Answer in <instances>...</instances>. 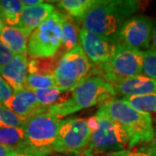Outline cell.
I'll return each mask as SVG.
<instances>
[{
    "label": "cell",
    "instance_id": "13",
    "mask_svg": "<svg viewBox=\"0 0 156 156\" xmlns=\"http://www.w3.org/2000/svg\"><path fill=\"white\" fill-rule=\"evenodd\" d=\"M29 59L26 55H14L12 60L0 67V76L13 91L25 89L28 76Z\"/></svg>",
    "mask_w": 156,
    "mask_h": 156
},
{
    "label": "cell",
    "instance_id": "23",
    "mask_svg": "<svg viewBox=\"0 0 156 156\" xmlns=\"http://www.w3.org/2000/svg\"><path fill=\"white\" fill-rule=\"evenodd\" d=\"M94 3L95 0H62L57 2V5L73 18L82 19Z\"/></svg>",
    "mask_w": 156,
    "mask_h": 156
},
{
    "label": "cell",
    "instance_id": "35",
    "mask_svg": "<svg viewBox=\"0 0 156 156\" xmlns=\"http://www.w3.org/2000/svg\"><path fill=\"white\" fill-rule=\"evenodd\" d=\"M11 156H33V155H30V154H29L27 153H24V152H16V153H14Z\"/></svg>",
    "mask_w": 156,
    "mask_h": 156
},
{
    "label": "cell",
    "instance_id": "31",
    "mask_svg": "<svg viewBox=\"0 0 156 156\" xmlns=\"http://www.w3.org/2000/svg\"><path fill=\"white\" fill-rule=\"evenodd\" d=\"M141 150L146 152L149 156H156V136L151 140L148 146L141 148Z\"/></svg>",
    "mask_w": 156,
    "mask_h": 156
},
{
    "label": "cell",
    "instance_id": "33",
    "mask_svg": "<svg viewBox=\"0 0 156 156\" xmlns=\"http://www.w3.org/2000/svg\"><path fill=\"white\" fill-rule=\"evenodd\" d=\"M14 153H16V151L0 144V156H11Z\"/></svg>",
    "mask_w": 156,
    "mask_h": 156
},
{
    "label": "cell",
    "instance_id": "27",
    "mask_svg": "<svg viewBox=\"0 0 156 156\" xmlns=\"http://www.w3.org/2000/svg\"><path fill=\"white\" fill-rule=\"evenodd\" d=\"M13 90L9 84L0 76V106H4L8 101L11 99Z\"/></svg>",
    "mask_w": 156,
    "mask_h": 156
},
{
    "label": "cell",
    "instance_id": "11",
    "mask_svg": "<svg viewBox=\"0 0 156 156\" xmlns=\"http://www.w3.org/2000/svg\"><path fill=\"white\" fill-rule=\"evenodd\" d=\"M80 46L89 61L95 67L106 64L113 56L116 44L107 41L84 28L79 32Z\"/></svg>",
    "mask_w": 156,
    "mask_h": 156
},
{
    "label": "cell",
    "instance_id": "21",
    "mask_svg": "<svg viewBox=\"0 0 156 156\" xmlns=\"http://www.w3.org/2000/svg\"><path fill=\"white\" fill-rule=\"evenodd\" d=\"M38 102L44 107H50L62 103L71 96V92L62 91L57 88L40 89L34 91Z\"/></svg>",
    "mask_w": 156,
    "mask_h": 156
},
{
    "label": "cell",
    "instance_id": "6",
    "mask_svg": "<svg viewBox=\"0 0 156 156\" xmlns=\"http://www.w3.org/2000/svg\"><path fill=\"white\" fill-rule=\"evenodd\" d=\"M143 51L124 44H116L115 52L106 64L95 67V74L110 83L141 75Z\"/></svg>",
    "mask_w": 156,
    "mask_h": 156
},
{
    "label": "cell",
    "instance_id": "36",
    "mask_svg": "<svg viewBox=\"0 0 156 156\" xmlns=\"http://www.w3.org/2000/svg\"><path fill=\"white\" fill-rule=\"evenodd\" d=\"M5 22H4L3 18H2L1 16H0V33H1L2 30L5 28Z\"/></svg>",
    "mask_w": 156,
    "mask_h": 156
},
{
    "label": "cell",
    "instance_id": "1",
    "mask_svg": "<svg viewBox=\"0 0 156 156\" xmlns=\"http://www.w3.org/2000/svg\"><path fill=\"white\" fill-rule=\"evenodd\" d=\"M135 0H95L81 19L83 28L116 44L122 23L139 9Z\"/></svg>",
    "mask_w": 156,
    "mask_h": 156
},
{
    "label": "cell",
    "instance_id": "9",
    "mask_svg": "<svg viewBox=\"0 0 156 156\" xmlns=\"http://www.w3.org/2000/svg\"><path fill=\"white\" fill-rule=\"evenodd\" d=\"M90 140L91 133L86 119L70 118L62 120L54 145V152L85 154L89 149Z\"/></svg>",
    "mask_w": 156,
    "mask_h": 156
},
{
    "label": "cell",
    "instance_id": "25",
    "mask_svg": "<svg viewBox=\"0 0 156 156\" xmlns=\"http://www.w3.org/2000/svg\"><path fill=\"white\" fill-rule=\"evenodd\" d=\"M27 119L17 115L5 107L0 106V127L23 128Z\"/></svg>",
    "mask_w": 156,
    "mask_h": 156
},
{
    "label": "cell",
    "instance_id": "12",
    "mask_svg": "<svg viewBox=\"0 0 156 156\" xmlns=\"http://www.w3.org/2000/svg\"><path fill=\"white\" fill-rule=\"evenodd\" d=\"M4 107L24 119L47 112L48 108L42 106L38 102L35 92L27 89L13 91L11 99L8 101Z\"/></svg>",
    "mask_w": 156,
    "mask_h": 156
},
{
    "label": "cell",
    "instance_id": "26",
    "mask_svg": "<svg viewBox=\"0 0 156 156\" xmlns=\"http://www.w3.org/2000/svg\"><path fill=\"white\" fill-rule=\"evenodd\" d=\"M143 74L156 80V50L153 49L143 51Z\"/></svg>",
    "mask_w": 156,
    "mask_h": 156
},
{
    "label": "cell",
    "instance_id": "20",
    "mask_svg": "<svg viewBox=\"0 0 156 156\" xmlns=\"http://www.w3.org/2000/svg\"><path fill=\"white\" fill-rule=\"evenodd\" d=\"M59 62V56L55 55L46 58H32L29 60L28 75L54 76Z\"/></svg>",
    "mask_w": 156,
    "mask_h": 156
},
{
    "label": "cell",
    "instance_id": "2",
    "mask_svg": "<svg viewBox=\"0 0 156 156\" xmlns=\"http://www.w3.org/2000/svg\"><path fill=\"white\" fill-rule=\"evenodd\" d=\"M95 115L106 117L118 123L129 137V147L142 142H150L155 132L149 114L140 112L122 100L111 99L101 103Z\"/></svg>",
    "mask_w": 156,
    "mask_h": 156
},
{
    "label": "cell",
    "instance_id": "28",
    "mask_svg": "<svg viewBox=\"0 0 156 156\" xmlns=\"http://www.w3.org/2000/svg\"><path fill=\"white\" fill-rule=\"evenodd\" d=\"M14 54L0 41V67L10 62Z\"/></svg>",
    "mask_w": 156,
    "mask_h": 156
},
{
    "label": "cell",
    "instance_id": "19",
    "mask_svg": "<svg viewBox=\"0 0 156 156\" xmlns=\"http://www.w3.org/2000/svg\"><path fill=\"white\" fill-rule=\"evenodd\" d=\"M23 8L20 0H0V16L8 26H18Z\"/></svg>",
    "mask_w": 156,
    "mask_h": 156
},
{
    "label": "cell",
    "instance_id": "29",
    "mask_svg": "<svg viewBox=\"0 0 156 156\" xmlns=\"http://www.w3.org/2000/svg\"><path fill=\"white\" fill-rule=\"evenodd\" d=\"M104 156H149L146 152L140 149L138 151L129 150V149H123V150L115 151L106 154Z\"/></svg>",
    "mask_w": 156,
    "mask_h": 156
},
{
    "label": "cell",
    "instance_id": "3",
    "mask_svg": "<svg viewBox=\"0 0 156 156\" xmlns=\"http://www.w3.org/2000/svg\"><path fill=\"white\" fill-rule=\"evenodd\" d=\"M115 95L112 83L99 76H92L74 89L71 96L66 101L48 107L47 112L61 118L96 104H101L113 99Z\"/></svg>",
    "mask_w": 156,
    "mask_h": 156
},
{
    "label": "cell",
    "instance_id": "30",
    "mask_svg": "<svg viewBox=\"0 0 156 156\" xmlns=\"http://www.w3.org/2000/svg\"><path fill=\"white\" fill-rule=\"evenodd\" d=\"M87 124H88V127L90 130V133L93 134L97 130V128L99 127V122H98L97 116L94 115V116L89 117V119H87Z\"/></svg>",
    "mask_w": 156,
    "mask_h": 156
},
{
    "label": "cell",
    "instance_id": "5",
    "mask_svg": "<svg viewBox=\"0 0 156 156\" xmlns=\"http://www.w3.org/2000/svg\"><path fill=\"white\" fill-rule=\"evenodd\" d=\"M94 74L95 66L89 61L79 45L60 58L54 73L56 87L62 91L72 92L86 80L94 76Z\"/></svg>",
    "mask_w": 156,
    "mask_h": 156
},
{
    "label": "cell",
    "instance_id": "10",
    "mask_svg": "<svg viewBox=\"0 0 156 156\" xmlns=\"http://www.w3.org/2000/svg\"><path fill=\"white\" fill-rule=\"evenodd\" d=\"M154 28V21L147 16H134L123 23L117 36L116 44L137 50H148Z\"/></svg>",
    "mask_w": 156,
    "mask_h": 156
},
{
    "label": "cell",
    "instance_id": "7",
    "mask_svg": "<svg viewBox=\"0 0 156 156\" xmlns=\"http://www.w3.org/2000/svg\"><path fill=\"white\" fill-rule=\"evenodd\" d=\"M66 15L55 11L29 37L27 54L32 58L52 57L62 43V27Z\"/></svg>",
    "mask_w": 156,
    "mask_h": 156
},
{
    "label": "cell",
    "instance_id": "4",
    "mask_svg": "<svg viewBox=\"0 0 156 156\" xmlns=\"http://www.w3.org/2000/svg\"><path fill=\"white\" fill-rule=\"evenodd\" d=\"M62 122L60 117L48 112L28 118L23 125L27 142L25 153L33 156H48L54 153Z\"/></svg>",
    "mask_w": 156,
    "mask_h": 156
},
{
    "label": "cell",
    "instance_id": "15",
    "mask_svg": "<svg viewBox=\"0 0 156 156\" xmlns=\"http://www.w3.org/2000/svg\"><path fill=\"white\" fill-rule=\"evenodd\" d=\"M55 11V7L47 3L33 7H25L21 13L17 27L28 37L34 30L37 28Z\"/></svg>",
    "mask_w": 156,
    "mask_h": 156
},
{
    "label": "cell",
    "instance_id": "24",
    "mask_svg": "<svg viewBox=\"0 0 156 156\" xmlns=\"http://www.w3.org/2000/svg\"><path fill=\"white\" fill-rule=\"evenodd\" d=\"M56 88L54 76H40V75H28L25 83V89L37 91L40 89Z\"/></svg>",
    "mask_w": 156,
    "mask_h": 156
},
{
    "label": "cell",
    "instance_id": "14",
    "mask_svg": "<svg viewBox=\"0 0 156 156\" xmlns=\"http://www.w3.org/2000/svg\"><path fill=\"white\" fill-rule=\"evenodd\" d=\"M116 94L124 96L142 95L156 93V80L139 75L124 81L112 83Z\"/></svg>",
    "mask_w": 156,
    "mask_h": 156
},
{
    "label": "cell",
    "instance_id": "32",
    "mask_svg": "<svg viewBox=\"0 0 156 156\" xmlns=\"http://www.w3.org/2000/svg\"><path fill=\"white\" fill-rule=\"evenodd\" d=\"M23 4V7H33V6H37L41 5V4H44V1L43 0H22L21 1Z\"/></svg>",
    "mask_w": 156,
    "mask_h": 156
},
{
    "label": "cell",
    "instance_id": "16",
    "mask_svg": "<svg viewBox=\"0 0 156 156\" xmlns=\"http://www.w3.org/2000/svg\"><path fill=\"white\" fill-rule=\"evenodd\" d=\"M28 37L18 27L5 26L0 33V41L14 55H26Z\"/></svg>",
    "mask_w": 156,
    "mask_h": 156
},
{
    "label": "cell",
    "instance_id": "18",
    "mask_svg": "<svg viewBox=\"0 0 156 156\" xmlns=\"http://www.w3.org/2000/svg\"><path fill=\"white\" fill-rule=\"evenodd\" d=\"M79 32L80 29L74 18L66 16L62 23V43L60 46V50L62 52H63V55L68 51L79 46Z\"/></svg>",
    "mask_w": 156,
    "mask_h": 156
},
{
    "label": "cell",
    "instance_id": "34",
    "mask_svg": "<svg viewBox=\"0 0 156 156\" xmlns=\"http://www.w3.org/2000/svg\"><path fill=\"white\" fill-rule=\"evenodd\" d=\"M150 49L156 50V25L154 26V30H153V35H152L150 43Z\"/></svg>",
    "mask_w": 156,
    "mask_h": 156
},
{
    "label": "cell",
    "instance_id": "17",
    "mask_svg": "<svg viewBox=\"0 0 156 156\" xmlns=\"http://www.w3.org/2000/svg\"><path fill=\"white\" fill-rule=\"evenodd\" d=\"M0 144L16 152H26L27 142L23 128L0 127Z\"/></svg>",
    "mask_w": 156,
    "mask_h": 156
},
{
    "label": "cell",
    "instance_id": "8",
    "mask_svg": "<svg viewBox=\"0 0 156 156\" xmlns=\"http://www.w3.org/2000/svg\"><path fill=\"white\" fill-rule=\"evenodd\" d=\"M99 127L91 134V140L85 156L108 154L129 147V137L127 132L118 123L106 117L98 116Z\"/></svg>",
    "mask_w": 156,
    "mask_h": 156
},
{
    "label": "cell",
    "instance_id": "22",
    "mask_svg": "<svg viewBox=\"0 0 156 156\" xmlns=\"http://www.w3.org/2000/svg\"><path fill=\"white\" fill-rule=\"evenodd\" d=\"M122 100L134 109L147 114L156 112V93L142 95L124 96Z\"/></svg>",
    "mask_w": 156,
    "mask_h": 156
}]
</instances>
